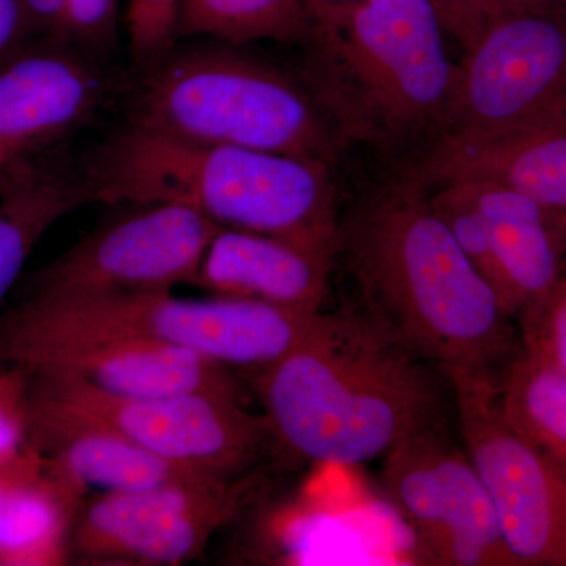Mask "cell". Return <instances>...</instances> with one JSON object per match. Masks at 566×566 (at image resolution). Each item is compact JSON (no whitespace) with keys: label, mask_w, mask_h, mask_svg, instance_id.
I'll use <instances>...</instances> for the list:
<instances>
[{"label":"cell","mask_w":566,"mask_h":566,"mask_svg":"<svg viewBox=\"0 0 566 566\" xmlns=\"http://www.w3.org/2000/svg\"><path fill=\"white\" fill-rule=\"evenodd\" d=\"M352 275L360 314L450 371L502 374L521 352L512 318L430 202L401 170L338 223L335 263Z\"/></svg>","instance_id":"cell-1"},{"label":"cell","mask_w":566,"mask_h":566,"mask_svg":"<svg viewBox=\"0 0 566 566\" xmlns=\"http://www.w3.org/2000/svg\"><path fill=\"white\" fill-rule=\"evenodd\" d=\"M434 371L359 311H322L285 356L256 374V385L279 449L356 465L438 422Z\"/></svg>","instance_id":"cell-2"},{"label":"cell","mask_w":566,"mask_h":566,"mask_svg":"<svg viewBox=\"0 0 566 566\" xmlns=\"http://www.w3.org/2000/svg\"><path fill=\"white\" fill-rule=\"evenodd\" d=\"M311 20L303 80L344 145L409 167L449 134L460 65L431 0H353Z\"/></svg>","instance_id":"cell-3"},{"label":"cell","mask_w":566,"mask_h":566,"mask_svg":"<svg viewBox=\"0 0 566 566\" xmlns=\"http://www.w3.org/2000/svg\"><path fill=\"white\" fill-rule=\"evenodd\" d=\"M88 203H174L212 222L333 259V167L285 153L200 144L126 122L80 170Z\"/></svg>","instance_id":"cell-4"},{"label":"cell","mask_w":566,"mask_h":566,"mask_svg":"<svg viewBox=\"0 0 566 566\" xmlns=\"http://www.w3.org/2000/svg\"><path fill=\"white\" fill-rule=\"evenodd\" d=\"M128 122L200 144L285 153L334 167L344 142L304 80L216 43L175 44L140 74Z\"/></svg>","instance_id":"cell-5"},{"label":"cell","mask_w":566,"mask_h":566,"mask_svg":"<svg viewBox=\"0 0 566 566\" xmlns=\"http://www.w3.org/2000/svg\"><path fill=\"white\" fill-rule=\"evenodd\" d=\"M318 314L233 297L182 300L172 292L28 294L0 316V363L54 342L137 338L188 349L230 370L262 371Z\"/></svg>","instance_id":"cell-6"},{"label":"cell","mask_w":566,"mask_h":566,"mask_svg":"<svg viewBox=\"0 0 566 566\" xmlns=\"http://www.w3.org/2000/svg\"><path fill=\"white\" fill-rule=\"evenodd\" d=\"M29 395L35 403L84 417L156 457L208 474H251L277 447L266 417L248 411L240 395L115 397L57 375H29Z\"/></svg>","instance_id":"cell-7"},{"label":"cell","mask_w":566,"mask_h":566,"mask_svg":"<svg viewBox=\"0 0 566 566\" xmlns=\"http://www.w3.org/2000/svg\"><path fill=\"white\" fill-rule=\"evenodd\" d=\"M259 471L200 475L136 491L99 493L77 510L69 558L95 565L175 566L203 556L212 536L259 497Z\"/></svg>","instance_id":"cell-8"},{"label":"cell","mask_w":566,"mask_h":566,"mask_svg":"<svg viewBox=\"0 0 566 566\" xmlns=\"http://www.w3.org/2000/svg\"><path fill=\"white\" fill-rule=\"evenodd\" d=\"M464 51L444 137L502 139L566 125V11L499 18Z\"/></svg>","instance_id":"cell-9"},{"label":"cell","mask_w":566,"mask_h":566,"mask_svg":"<svg viewBox=\"0 0 566 566\" xmlns=\"http://www.w3.org/2000/svg\"><path fill=\"white\" fill-rule=\"evenodd\" d=\"M465 452L493 501L516 566H566V472L526 441L501 406V374L446 375Z\"/></svg>","instance_id":"cell-10"},{"label":"cell","mask_w":566,"mask_h":566,"mask_svg":"<svg viewBox=\"0 0 566 566\" xmlns=\"http://www.w3.org/2000/svg\"><path fill=\"white\" fill-rule=\"evenodd\" d=\"M382 485L431 564L516 566L485 483L441 420L382 457Z\"/></svg>","instance_id":"cell-11"},{"label":"cell","mask_w":566,"mask_h":566,"mask_svg":"<svg viewBox=\"0 0 566 566\" xmlns=\"http://www.w3.org/2000/svg\"><path fill=\"white\" fill-rule=\"evenodd\" d=\"M219 227L181 205H132L48 264L29 294L172 292L192 285Z\"/></svg>","instance_id":"cell-12"},{"label":"cell","mask_w":566,"mask_h":566,"mask_svg":"<svg viewBox=\"0 0 566 566\" xmlns=\"http://www.w3.org/2000/svg\"><path fill=\"white\" fill-rule=\"evenodd\" d=\"M29 375H57L115 397L240 395L230 368L199 354L137 338H76L32 346L6 360Z\"/></svg>","instance_id":"cell-13"},{"label":"cell","mask_w":566,"mask_h":566,"mask_svg":"<svg viewBox=\"0 0 566 566\" xmlns=\"http://www.w3.org/2000/svg\"><path fill=\"white\" fill-rule=\"evenodd\" d=\"M66 44L29 46L0 66V148L31 151L87 122L102 106V71Z\"/></svg>","instance_id":"cell-14"},{"label":"cell","mask_w":566,"mask_h":566,"mask_svg":"<svg viewBox=\"0 0 566 566\" xmlns=\"http://www.w3.org/2000/svg\"><path fill=\"white\" fill-rule=\"evenodd\" d=\"M333 259L270 234L219 227L192 285L212 296L316 314L329 294Z\"/></svg>","instance_id":"cell-15"},{"label":"cell","mask_w":566,"mask_h":566,"mask_svg":"<svg viewBox=\"0 0 566 566\" xmlns=\"http://www.w3.org/2000/svg\"><path fill=\"white\" fill-rule=\"evenodd\" d=\"M29 442L46 458L55 474L85 494L88 490H145L214 475L170 463L111 428L32 400Z\"/></svg>","instance_id":"cell-16"},{"label":"cell","mask_w":566,"mask_h":566,"mask_svg":"<svg viewBox=\"0 0 566 566\" xmlns=\"http://www.w3.org/2000/svg\"><path fill=\"white\" fill-rule=\"evenodd\" d=\"M427 188L490 181L531 197L566 221V125L502 139L442 137L403 167Z\"/></svg>","instance_id":"cell-17"},{"label":"cell","mask_w":566,"mask_h":566,"mask_svg":"<svg viewBox=\"0 0 566 566\" xmlns=\"http://www.w3.org/2000/svg\"><path fill=\"white\" fill-rule=\"evenodd\" d=\"M485 223L504 275L513 318L543 296L566 270V221L542 203L490 181H455ZM449 185V182H447Z\"/></svg>","instance_id":"cell-18"},{"label":"cell","mask_w":566,"mask_h":566,"mask_svg":"<svg viewBox=\"0 0 566 566\" xmlns=\"http://www.w3.org/2000/svg\"><path fill=\"white\" fill-rule=\"evenodd\" d=\"M85 493L29 446L0 463V565H59Z\"/></svg>","instance_id":"cell-19"},{"label":"cell","mask_w":566,"mask_h":566,"mask_svg":"<svg viewBox=\"0 0 566 566\" xmlns=\"http://www.w3.org/2000/svg\"><path fill=\"white\" fill-rule=\"evenodd\" d=\"M29 151L11 159L0 180V301L52 227L88 203L81 172Z\"/></svg>","instance_id":"cell-20"},{"label":"cell","mask_w":566,"mask_h":566,"mask_svg":"<svg viewBox=\"0 0 566 566\" xmlns=\"http://www.w3.org/2000/svg\"><path fill=\"white\" fill-rule=\"evenodd\" d=\"M312 20L303 0H181L175 36L243 44L275 41L303 48Z\"/></svg>","instance_id":"cell-21"},{"label":"cell","mask_w":566,"mask_h":566,"mask_svg":"<svg viewBox=\"0 0 566 566\" xmlns=\"http://www.w3.org/2000/svg\"><path fill=\"white\" fill-rule=\"evenodd\" d=\"M505 419L566 472V376L521 349L501 376Z\"/></svg>","instance_id":"cell-22"},{"label":"cell","mask_w":566,"mask_h":566,"mask_svg":"<svg viewBox=\"0 0 566 566\" xmlns=\"http://www.w3.org/2000/svg\"><path fill=\"white\" fill-rule=\"evenodd\" d=\"M430 202L439 218L449 227L450 233L455 238L469 262L474 264L475 270L490 283L505 314L515 319L504 275L491 248L485 223L465 196L463 186L460 182L438 186V191L430 193Z\"/></svg>","instance_id":"cell-23"},{"label":"cell","mask_w":566,"mask_h":566,"mask_svg":"<svg viewBox=\"0 0 566 566\" xmlns=\"http://www.w3.org/2000/svg\"><path fill=\"white\" fill-rule=\"evenodd\" d=\"M521 349L566 376V270L556 285L520 316Z\"/></svg>","instance_id":"cell-24"},{"label":"cell","mask_w":566,"mask_h":566,"mask_svg":"<svg viewBox=\"0 0 566 566\" xmlns=\"http://www.w3.org/2000/svg\"><path fill=\"white\" fill-rule=\"evenodd\" d=\"M449 35L468 50L486 25L526 11H566V0H431Z\"/></svg>","instance_id":"cell-25"},{"label":"cell","mask_w":566,"mask_h":566,"mask_svg":"<svg viewBox=\"0 0 566 566\" xmlns=\"http://www.w3.org/2000/svg\"><path fill=\"white\" fill-rule=\"evenodd\" d=\"M181 0H129L125 24L134 61L144 65L177 43L175 25Z\"/></svg>","instance_id":"cell-26"},{"label":"cell","mask_w":566,"mask_h":566,"mask_svg":"<svg viewBox=\"0 0 566 566\" xmlns=\"http://www.w3.org/2000/svg\"><path fill=\"white\" fill-rule=\"evenodd\" d=\"M29 375L17 367L0 371V463L20 455L31 442Z\"/></svg>","instance_id":"cell-27"},{"label":"cell","mask_w":566,"mask_h":566,"mask_svg":"<svg viewBox=\"0 0 566 566\" xmlns=\"http://www.w3.org/2000/svg\"><path fill=\"white\" fill-rule=\"evenodd\" d=\"M118 0H69L63 41L84 48L111 44L118 32Z\"/></svg>","instance_id":"cell-28"},{"label":"cell","mask_w":566,"mask_h":566,"mask_svg":"<svg viewBox=\"0 0 566 566\" xmlns=\"http://www.w3.org/2000/svg\"><path fill=\"white\" fill-rule=\"evenodd\" d=\"M33 36L20 0H0V66L28 50Z\"/></svg>","instance_id":"cell-29"},{"label":"cell","mask_w":566,"mask_h":566,"mask_svg":"<svg viewBox=\"0 0 566 566\" xmlns=\"http://www.w3.org/2000/svg\"><path fill=\"white\" fill-rule=\"evenodd\" d=\"M66 2L69 0H20L33 35L65 43L63 29H65Z\"/></svg>","instance_id":"cell-30"},{"label":"cell","mask_w":566,"mask_h":566,"mask_svg":"<svg viewBox=\"0 0 566 566\" xmlns=\"http://www.w3.org/2000/svg\"><path fill=\"white\" fill-rule=\"evenodd\" d=\"M308 14L316 10L327 9V7L344 6V3L353 2V0H303Z\"/></svg>","instance_id":"cell-31"},{"label":"cell","mask_w":566,"mask_h":566,"mask_svg":"<svg viewBox=\"0 0 566 566\" xmlns=\"http://www.w3.org/2000/svg\"><path fill=\"white\" fill-rule=\"evenodd\" d=\"M14 156H18L17 153L0 148V180H2V175L6 172L7 166H9Z\"/></svg>","instance_id":"cell-32"}]
</instances>
